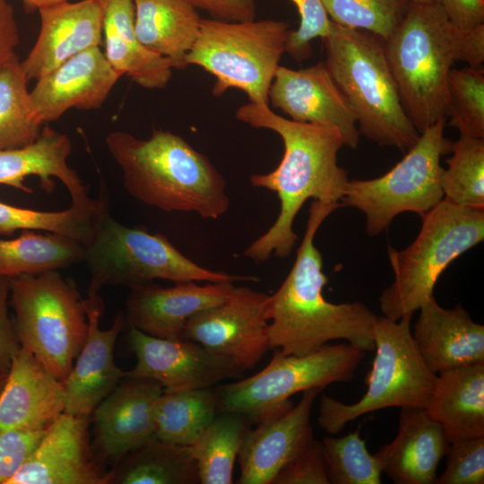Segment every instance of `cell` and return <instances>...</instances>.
<instances>
[{
    "label": "cell",
    "mask_w": 484,
    "mask_h": 484,
    "mask_svg": "<svg viewBox=\"0 0 484 484\" xmlns=\"http://www.w3.org/2000/svg\"><path fill=\"white\" fill-rule=\"evenodd\" d=\"M235 116L254 128L275 132L284 145L282 159L272 171L249 177L253 186L275 192L281 209L272 225L243 255L255 263L272 255L286 258L298 240L293 224L305 202L311 198L341 203L349 181L347 171L338 165L343 137L334 126L296 122L277 115L267 105L249 102L240 106Z\"/></svg>",
    "instance_id": "6da1fadb"
},
{
    "label": "cell",
    "mask_w": 484,
    "mask_h": 484,
    "mask_svg": "<svg viewBox=\"0 0 484 484\" xmlns=\"http://www.w3.org/2000/svg\"><path fill=\"white\" fill-rule=\"evenodd\" d=\"M340 202L313 201L295 262L279 289L267 299L271 349L303 356L333 340H345L364 351L375 349L372 329L377 315L359 301L333 304L324 297L328 282L323 256L315 246L321 224Z\"/></svg>",
    "instance_id": "7a4b0ae2"
},
{
    "label": "cell",
    "mask_w": 484,
    "mask_h": 484,
    "mask_svg": "<svg viewBox=\"0 0 484 484\" xmlns=\"http://www.w3.org/2000/svg\"><path fill=\"white\" fill-rule=\"evenodd\" d=\"M105 141L121 169L125 189L137 201L166 212L213 220L229 210L223 176L180 135L154 130L150 138L139 139L114 131Z\"/></svg>",
    "instance_id": "3957f363"
},
{
    "label": "cell",
    "mask_w": 484,
    "mask_h": 484,
    "mask_svg": "<svg viewBox=\"0 0 484 484\" xmlns=\"http://www.w3.org/2000/svg\"><path fill=\"white\" fill-rule=\"evenodd\" d=\"M322 41L325 65L350 105L359 134L380 146L407 151L419 133L402 104L384 40L332 22Z\"/></svg>",
    "instance_id": "277c9868"
},
{
    "label": "cell",
    "mask_w": 484,
    "mask_h": 484,
    "mask_svg": "<svg viewBox=\"0 0 484 484\" xmlns=\"http://www.w3.org/2000/svg\"><path fill=\"white\" fill-rule=\"evenodd\" d=\"M460 33L437 2L410 1L401 22L384 41L402 104L419 134L447 118V79L458 61Z\"/></svg>",
    "instance_id": "5b68a950"
},
{
    "label": "cell",
    "mask_w": 484,
    "mask_h": 484,
    "mask_svg": "<svg viewBox=\"0 0 484 484\" xmlns=\"http://www.w3.org/2000/svg\"><path fill=\"white\" fill-rule=\"evenodd\" d=\"M94 232L84 245L83 262L90 272L88 295L106 286L128 288L166 280L184 281H257L255 276L234 275L201 266L183 255L162 234L144 227H128L110 213L107 190L101 186Z\"/></svg>",
    "instance_id": "8992f818"
},
{
    "label": "cell",
    "mask_w": 484,
    "mask_h": 484,
    "mask_svg": "<svg viewBox=\"0 0 484 484\" xmlns=\"http://www.w3.org/2000/svg\"><path fill=\"white\" fill-rule=\"evenodd\" d=\"M421 220L419 232L410 246L387 249L394 278L380 295L379 306L383 315L393 321L412 315L428 302L446 267L484 239V210L444 198Z\"/></svg>",
    "instance_id": "52a82bcc"
},
{
    "label": "cell",
    "mask_w": 484,
    "mask_h": 484,
    "mask_svg": "<svg viewBox=\"0 0 484 484\" xmlns=\"http://www.w3.org/2000/svg\"><path fill=\"white\" fill-rule=\"evenodd\" d=\"M14 332L54 376L65 381L88 333L83 299L58 270L10 279Z\"/></svg>",
    "instance_id": "ba28073f"
},
{
    "label": "cell",
    "mask_w": 484,
    "mask_h": 484,
    "mask_svg": "<svg viewBox=\"0 0 484 484\" xmlns=\"http://www.w3.org/2000/svg\"><path fill=\"white\" fill-rule=\"evenodd\" d=\"M411 318V315L397 321L376 317L372 329L376 356L366 379L367 389L351 404L323 395L317 418L323 430L335 435L350 421L386 408L426 409L436 374L428 367L414 342Z\"/></svg>",
    "instance_id": "9c48e42d"
},
{
    "label": "cell",
    "mask_w": 484,
    "mask_h": 484,
    "mask_svg": "<svg viewBox=\"0 0 484 484\" xmlns=\"http://www.w3.org/2000/svg\"><path fill=\"white\" fill-rule=\"evenodd\" d=\"M289 26L282 21L229 22L202 19L197 39L185 58L215 76L212 94L243 91L250 102L269 106L268 93L285 52Z\"/></svg>",
    "instance_id": "30bf717a"
},
{
    "label": "cell",
    "mask_w": 484,
    "mask_h": 484,
    "mask_svg": "<svg viewBox=\"0 0 484 484\" xmlns=\"http://www.w3.org/2000/svg\"><path fill=\"white\" fill-rule=\"evenodd\" d=\"M364 353L348 342L303 356L277 350L261 371L214 388L219 412H238L258 424L291 408L290 398L299 392L350 381Z\"/></svg>",
    "instance_id": "8fae6325"
},
{
    "label": "cell",
    "mask_w": 484,
    "mask_h": 484,
    "mask_svg": "<svg viewBox=\"0 0 484 484\" xmlns=\"http://www.w3.org/2000/svg\"><path fill=\"white\" fill-rule=\"evenodd\" d=\"M446 119L421 132L403 158L385 174L348 181L341 203L365 215L368 236L383 232L401 213L411 212L421 217L444 199L440 160L451 152L453 144L445 136Z\"/></svg>",
    "instance_id": "7c38bea8"
},
{
    "label": "cell",
    "mask_w": 484,
    "mask_h": 484,
    "mask_svg": "<svg viewBox=\"0 0 484 484\" xmlns=\"http://www.w3.org/2000/svg\"><path fill=\"white\" fill-rule=\"evenodd\" d=\"M268 297L247 287H235L223 302L189 320L184 340L231 360L243 372L253 369L271 350Z\"/></svg>",
    "instance_id": "4fadbf2b"
},
{
    "label": "cell",
    "mask_w": 484,
    "mask_h": 484,
    "mask_svg": "<svg viewBox=\"0 0 484 484\" xmlns=\"http://www.w3.org/2000/svg\"><path fill=\"white\" fill-rule=\"evenodd\" d=\"M128 341L135 367L125 376L159 382L163 390L212 388L243 375L231 360L190 340L153 337L129 325Z\"/></svg>",
    "instance_id": "5bb4252c"
},
{
    "label": "cell",
    "mask_w": 484,
    "mask_h": 484,
    "mask_svg": "<svg viewBox=\"0 0 484 484\" xmlns=\"http://www.w3.org/2000/svg\"><path fill=\"white\" fill-rule=\"evenodd\" d=\"M163 392L152 379L125 376L95 408L91 421L96 460L112 467L126 454L155 437V406Z\"/></svg>",
    "instance_id": "9a60e30c"
},
{
    "label": "cell",
    "mask_w": 484,
    "mask_h": 484,
    "mask_svg": "<svg viewBox=\"0 0 484 484\" xmlns=\"http://www.w3.org/2000/svg\"><path fill=\"white\" fill-rule=\"evenodd\" d=\"M91 417L63 412L6 484H109L90 445Z\"/></svg>",
    "instance_id": "2e32d148"
},
{
    "label": "cell",
    "mask_w": 484,
    "mask_h": 484,
    "mask_svg": "<svg viewBox=\"0 0 484 484\" xmlns=\"http://www.w3.org/2000/svg\"><path fill=\"white\" fill-rule=\"evenodd\" d=\"M268 99L293 121L338 128L346 146L358 147L355 114L324 62L298 70L279 65Z\"/></svg>",
    "instance_id": "e0dca14e"
},
{
    "label": "cell",
    "mask_w": 484,
    "mask_h": 484,
    "mask_svg": "<svg viewBox=\"0 0 484 484\" xmlns=\"http://www.w3.org/2000/svg\"><path fill=\"white\" fill-rule=\"evenodd\" d=\"M323 390L302 392L298 404L256 424L246 435L238 455L239 484H272L280 471L314 441L310 416Z\"/></svg>",
    "instance_id": "ac0fdd59"
},
{
    "label": "cell",
    "mask_w": 484,
    "mask_h": 484,
    "mask_svg": "<svg viewBox=\"0 0 484 484\" xmlns=\"http://www.w3.org/2000/svg\"><path fill=\"white\" fill-rule=\"evenodd\" d=\"M234 282H177L162 287L153 282L129 288L125 319L130 326L153 337L184 340L189 320L199 312L223 302Z\"/></svg>",
    "instance_id": "d6986e66"
},
{
    "label": "cell",
    "mask_w": 484,
    "mask_h": 484,
    "mask_svg": "<svg viewBox=\"0 0 484 484\" xmlns=\"http://www.w3.org/2000/svg\"><path fill=\"white\" fill-rule=\"evenodd\" d=\"M88 320V333L73 366L64 381L65 411L75 416L91 417L98 404L125 377L116 364L114 349L124 325L119 312L113 324L106 330L99 327L103 301L97 295L83 299Z\"/></svg>",
    "instance_id": "ffe728a7"
},
{
    "label": "cell",
    "mask_w": 484,
    "mask_h": 484,
    "mask_svg": "<svg viewBox=\"0 0 484 484\" xmlns=\"http://www.w3.org/2000/svg\"><path fill=\"white\" fill-rule=\"evenodd\" d=\"M108 1H65L39 9V36L22 61L28 81L37 80L86 49L99 48Z\"/></svg>",
    "instance_id": "44dd1931"
},
{
    "label": "cell",
    "mask_w": 484,
    "mask_h": 484,
    "mask_svg": "<svg viewBox=\"0 0 484 484\" xmlns=\"http://www.w3.org/2000/svg\"><path fill=\"white\" fill-rule=\"evenodd\" d=\"M120 77L100 48L86 49L37 79L30 91L36 115L44 124L70 108L98 109Z\"/></svg>",
    "instance_id": "7402d4cb"
},
{
    "label": "cell",
    "mask_w": 484,
    "mask_h": 484,
    "mask_svg": "<svg viewBox=\"0 0 484 484\" xmlns=\"http://www.w3.org/2000/svg\"><path fill=\"white\" fill-rule=\"evenodd\" d=\"M65 408L64 382L20 348L0 392V430L44 431Z\"/></svg>",
    "instance_id": "603a6c76"
},
{
    "label": "cell",
    "mask_w": 484,
    "mask_h": 484,
    "mask_svg": "<svg viewBox=\"0 0 484 484\" xmlns=\"http://www.w3.org/2000/svg\"><path fill=\"white\" fill-rule=\"evenodd\" d=\"M419 310L412 338L433 373L484 362V326L460 304L444 308L433 296Z\"/></svg>",
    "instance_id": "cb8c5ba5"
},
{
    "label": "cell",
    "mask_w": 484,
    "mask_h": 484,
    "mask_svg": "<svg viewBox=\"0 0 484 484\" xmlns=\"http://www.w3.org/2000/svg\"><path fill=\"white\" fill-rule=\"evenodd\" d=\"M450 443L424 408H401L395 438L375 456L396 484H436V469Z\"/></svg>",
    "instance_id": "d4e9b609"
},
{
    "label": "cell",
    "mask_w": 484,
    "mask_h": 484,
    "mask_svg": "<svg viewBox=\"0 0 484 484\" xmlns=\"http://www.w3.org/2000/svg\"><path fill=\"white\" fill-rule=\"evenodd\" d=\"M71 151L72 143L66 134L44 126L31 144L0 150V185L30 194L33 191L24 184L27 177H39L47 191L53 189L52 177H56L69 192L73 204H91L95 198L88 196L87 186L68 165Z\"/></svg>",
    "instance_id": "484cf974"
},
{
    "label": "cell",
    "mask_w": 484,
    "mask_h": 484,
    "mask_svg": "<svg viewBox=\"0 0 484 484\" xmlns=\"http://www.w3.org/2000/svg\"><path fill=\"white\" fill-rule=\"evenodd\" d=\"M426 411L450 444L484 436V362L439 372Z\"/></svg>",
    "instance_id": "4316f807"
},
{
    "label": "cell",
    "mask_w": 484,
    "mask_h": 484,
    "mask_svg": "<svg viewBox=\"0 0 484 484\" xmlns=\"http://www.w3.org/2000/svg\"><path fill=\"white\" fill-rule=\"evenodd\" d=\"M134 1L108 0L104 15V55L120 75L149 90H160L172 77L175 63L157 55L138 39L134 30Z\"/></svg>",
    "instance_id": "83f0119b"
},
{
    "label": "cell",
    "mask_w": 484,
    "mask_h": 484,
    "mask_svg": "<svg viewBox=\"0 0 484 484\" xmlns=\"http://www.w3.org/2000/svg\"><path fill=\"white\" fill-rule=\"evenodd\" d=\"M134 30L151 52L171 59L176 69L186 67L202 18L187 0H134Z\"/></svg>",
    "instance_id": "f1b7e54d"
},
{
    "label": "cell",
    "mask_w": 484,
    "mask_h": 484,
    "mask_svg": "<svg viewBox=\"0 0 484 484\" xmlns=\"http://www.w3.org/2000/svg\"><path fill=\"white\" fill-rule=\"evenodd\" d=\"M196 462L189 446L156 436L122 457L111 469L109 484H196Z\"/></svg>",
    "instance_id": "f546056e"
},
{
    "label": "cell",
    "mask_w": 484,
    "mask_h": 484,
    "mask_svg": "<svg viewBox=\"0 0 484 484\" xmlns=\"http://www.w3.org/2000/svg\"><path fill=\"white\" fill-rule=\"evenodd\" d=\"M84 245L52 233L22 230L13 239L0 238V277L14 278L60 270L83 262Z\"/></svg>",
    "instance_id": "4dcf8cb0"
},
{
    "label": "cell",
    "mask_w": 484,
    "mask_h": 484,
    "mask_svg": "<svg viewBox=\"0 0 484 484\" xmlns=\"http://www.w3.org/2000/svg\"><path fill=\"white\" fill-rule=\"evenodd\" d=\"M218 413V396L213 387L163 390L155 406V436L189 446Z\"/></svg>",
    "instance_id": "1f68e13d"
},
{
    "label": "cell",
    "mask_w": 484,
    "mask_h": 484,
    "mask_svg": "<svg viewBox=\"0 0 484 484\" xmlns=\"http://www.w3.org/2000/svg\"><path fill=\"white\" fill-rule=\"evenodd\" d=\"M252 423L238 412H219L189 445L201 484L233 483V468Z\"/></svg>",
    "instance_id": "d6a6232c"
},
{
    "label": "cell",
    "mask_w": 484,
    "mask_h": 484,
    "mask_svg": "<svg viewBox=\"0 0 484 484\" xmlns=\"http://www.w3.org/2000/svg\"><path fill=\"white\" fill-rule=\"evenodd\" d=\"M28 82L16 54L0 67V150L31 144L41 132Z\"/></svg>",
    "instance_id": "836d02e7"
},
{
    "label": "cell",
    "mask_w": 484,
    "mask_h": 484,
    "mask_svg": "<svg viewBox=\"0 0 484 484\" xmlns=\"http://www.w3.org/2000/svg\"><path fill=\"white\" fill-rule=\"evenodd\" d=\"M100 204V195L89 205H75L59 212L21 208L0 202V235L17 230H42L63 235L86 245L91 238Z\"/></svg>",
    "instance_id": "e575fe53"
},
{
    "label": "cell",
    "mask_w": 484,
    "mask_h": 484,
    "mask_svg": "<svg viewBox=\"0 0 484 484\" xmlns=\"http://www.w3.org/2000/svg\"><path fill=\"white\" fill-rule=\"evenodd\" d=\"M441 186L447 201L484 210V139L460 135L453 142Z\"/></svg>",
    "instance_id": "d590c367"
},
{
    "label": "cell",
    "mask_w": 484,
    "mask_h": 484,
    "mask_svg": "<svg viewBox=\"0 0 484 484\" xmlns=\"http://www.w3.org/2000/svg\"><path fill=\"white\" fill-rule=\"evenodd\" d=\"M321 443L330 484L382 482L378 460L368 452L359 428L340 437L325 436Z\"/></svg>",
    "instance_id": "8d00e7d4"
},
{
    "label": "cell",
    "mask_w": 484,
    "mask_h": 484,
    "mask_svg": "<svg viewBox=\"0 0 484 484\" xmlns=\"http://www.w3.org/2000/svg\"><path fill=\"white\" fill-rule=\"evenodd\" d=\"M449 125L460 135L484 139V69L452 68L447 79Z\"/></svg>",
    "instance_id": "74e56055"
},
{
    "label": "cell",
    "mask_w": 484,
    "mask_h": 484,
    "mask_svg": "<svg viewBox=\"0 0 484 484\" xmlns=\"http://www.w3.org/2000/svg\"><path fill=\"white\" fill-rule=\"evenodd\" d=\"M330 20L341 26L363 30L384 41L404 16L409 0H322Z\"/></svg>",
    "instance_id": "f35d334b"
},
{
    "label": "cell",
    "mask_w": 484,
    "mask_h": 484,
    "mask_svg": "<svg viewBox=\"0 0 484 484\" xmlns=\"http://www.w3.org/2000/svg\"><path fill=\"white\" fill-rule=\"evenodd\" d=\"M299 15L297 30H289L285 42V52L295 61L302 62L312 54L311 42L316 38L327 37L331 22L322 0H290Z\"/></svg>",
    "instance_id": "ab89813d"
},
{
    "label": "cell",
    "mask_w": 484,
    "mask_h": 484,
    "mask_svg": "<svg viewBox=\"0 0 484 484\" xmlns=\"http://www.w3.org/2000/svg\"><path fill=\"white\" fill-rule=\"evenodd\" d=\"M436 484H483L484 436L451 443Z\"/></svg>",
    "instance_id": "60d3db41"
},
{
    "label": "cell",
    "mask_w": 484,
    "mask_h": 484,
    "mask_svg": "<svg viewBox=\"0 0 484 484\" xmlns=\"http://www.w3.org/2000/svg\"><path fill=\"white\" fill-rule=\"evenodd\" d=\"M272 484H329L322 443L314 439L280 471Z\"/></svg>",
    "instance_id": "b9f144b4"
},
{
    "label": "cell",
    "mask_w": 484,
    "mask_h": 484,
    "mask_svg": "<svg viewBox=\"0 0 484 484\" xmlns=\"http://www.w3.org/2000/svg\"><path fill=\"white\" fill-rule=\"evenodd\" d=\"M46 430H0V484L16 473Z\"/></svg>",
    "instance_id": "7bdbcfd3"
},
{
    "label": "cell",
    "mask_w": 484,
    "mask_h": 484,
    "mask_svg": "<svg viewBox=\"0 0 484 484\" xmlns=\"http://www.w3.org/2000/svg\"><path fill=\"white\" fill-rule=\"evenodd\" d=\"M10 279L0 277V371L8 373L12 361L21 346L13 320L8 314Z\"/></svg>",
    "instance_id": "ee69618b"
},
{
    "label": "cell",
    "mask_w": 484,
    "mask_h": 484,
    "mask_svg": "<svg viewBox=\"0 0 484 484\" xmlns=\"http://www.w3.org/2000/svg\"><path fill=\"white\" fill-rule=\"evenodd\" d=\"M196 9L207 12L214 19L242 22L255 19V0H187Z\"/></svg>",
    "instance_id": "f6af8a7d"
},
{
    "label": "cell",
    "mask_w": 484,
    "mask_h": 484,
    "mask_svg": "<svg viewBox=\"0 0 484 484\" xmlns=\"http://www.w3.org/2000/svg\"><path fill=\"white\" fill-rule=\"evenodd\" d=\"M460 32L484 24V0H435Z\"/></svg>",
    "instance_id": "bcb514c9"
},
{
    "label": "cell",
    "mask_w": 484,
    "mask_h": 484,
    "mask_svg": "<svg viewBox=\"0 0 484 484\" xmlns=\"http://www.w3.org/2000/svg\"><path fill=\"white\" fill-rule=\"evenodd\" d=\"M19 40L13 7L6 0H0V67L15 55Z\"/></svg>",
    "instance_id": "7dc6e473"
},
{
    "label": "cell",
    "mask_w": 484,
    "mask_h": 484,
    "mask_svg": "<svg viewBox=\"0 0 484 484\" xmlns=\"http://www.w3.org/2000/svg\"><path fill=\"white\" fill-rule=\"evenodd\" d=\"M458 61L471 67H481L484 63V24L461 32L458 39Z\"/></svg>",
    "instance_id": "c3c4849f"
},
{
    "label": "cell",
    "mask_w": 484,
    "mask_h": 484,
    "mask_svg": "<svg viewBox=\"0 0 484 484\" xmlns=\"http://www.w3.org/2000/svg\"><path fill=\"white\" fill-rule=\"evenodd\" d=\"M28 11L39 10L42 7L56 4L68 0H22Z\"/></svg>",
    "instance_id": "681fc988"
},
{
    "label": "cell",
    "mask_w": 484,
    "mask_h": 484,
    "mask_svg": "<svg viewBox=\"0 0 484 484\" xmlns=\"http://www.w3.org/2000/svg\"><path fill=\"white\" fill-rule=\"evenodd\" d=\"M7 374L8 373H5V372H2L0 371V392L4 385V382L6 380V377H7Z\"/></svg>",
    "instance_id": "f907efd6"
},
{
    "label": "cell",
    "mask_w": 484,
    "mask_h": 484,
    "mask_svg": "<svg viewBox=\"0 0 484 484\" xmlns=\"http://www.w3.org/2000/svg\"><path fill=\"white\" fill-rule=\"evenodd\" d=\"M411 2H414V3H429V2H434L435 0H409Z\"/></svg>",
    "instance_id": "816d5d0a"
}]
</instances>
